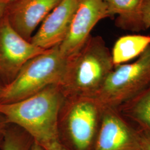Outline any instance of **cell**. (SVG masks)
<instances>
[{
    "instance_id": "4",
    "label": "cell",
    "mask_w": 150,
    "mask_h": 150,
    "mask_svg": "<svg viewBox=\"0 0 150 150\" xmlns=\"http://www.w3.org/2000/svg\"><path fill=\"white\" fill-rule=\"evenodd\" d=\"M59 46L46 50L28 60L15 79L4 86L0 93V103L17 102L38 93L48 86L59 85L67 61V59L60 54Z\"/></svg>"
},
{
    "instance_id": "16",
    "label": "cell",
    "mask_w": 150,
    "mask_h": 150,
    "mask_svg": "<svg viewBox=\"0 0 150 150\" xmlns=\"http://www.w3.org/2000/svg\"><path fill=\"white\" fill-rule=\"evenodd\" d=\"M141 17L145 29L150 27V0H144L142 8Z\"/></svg>"
},
{
    "instance_id": "23",
    "label": "cell",
    "mask_w": 150,
    "mask_h": 150,
    "mask_svg": "<svg viewBox=\"0 0 150 150\" xmlns=\"http://www.w3.org/2000/svg\"><path fill=\"white\" fill-rule=\"evenodd\" d=\"M3 87H4V85H2L1 81L0 80V93H1V91H2V88H3Z\"/></svg>"
},
{
    "instance_id": "18",
    "label": "cell",
    "mask_w": 150,
    "mask_h": 150,
    "mask_svg": "<svg viewBox=\"0 0 150 150\" xmlns=\"http://www.w3.org/2000/svg\"><path fill=\"white\" fill-rule=\"evenodd\" d=\"M29 150H46L42 145L38 144L34 141Z\"/></svg>"
},
{
    "instance_id": "12",
    "label": "cell",
    "mask_w": 150,
    "mask_h": 150,
    "mask_svg": "<svg viewBox=\"0 0 150 150\" xmlns=\"http://www.w3.org/2000/svg\"><path fill=\"white\" fill-rule=\"evenodd\" d=\"M150 45V35H127L118 38L111 52L114 66L139 57Z\"/></svg>"
},
{
    "instance_id": "17",
    "label": "cell",
    "mask_w": 150,
    "mask_h": 150,
    "mask_svg": "<svg viewBox=\"0 0 150 150\" xmlns=\"http://www.w3.org/2000/svg\"><path fill=\"white\" fill-rule=\"evenodd\" d=\"M46 150H68L62 145L59 141H55L46 146H43Z\"/></svg>"
},
{
    "instance_id": "7",
    "label": "cell",
    "mask_w": 150,
    "mask_h": 150,
    "mask_svg": "<svg viewBox=\"0 0 150 150\" xmlns=\"http://www.w3.org/2000/svg\"><path fill=\"white\" fill-rule=\"evenodd\" d=\"M110 17L103 0H79L64 40L59 46L61 55L68 59L76 54L91 36L97 23Z\"/></svg>"
},
{
    "instance_id": "21",
    "label": "cell",
    "mask_w": 150,
    "mask_h": 150,
    "mask_svg": "<svg viewBox=\"0 0 150 150\" xmlns=\"http://www.w3.org/2000/svg\"><path fill=\"white\" fill-rule=\"evenodd\" d=\"M4 131H0V150H1V149H2V144H3Z\"/></svg>"
},
{
    "instance_id": "22",
    "label": "cell",
    "mask_w": 150,
    "mask_h": 150,
    "mask_svg": "<svg viewBox=\"0 0 150 150\" xmlns=\"http://www.w3.org/2000/svg\"><path fill=\"white\" fill-rule=\"evenodd\" d=\"M15 1H16V0H0V2L5 4L8 5L10 4L11 3Z\"/></svg>"
},
{
    "instance_id": "8",
    "label": "cell",
    "mask_w": 150,
    "mask_h": 150,
    "mask_svg": "<svg viewBox=\"0 0 150 150\" xmlns=\"http://www.w3.org/2000/svg\"><path fill=\"white\" fill-rule=\"evenodd\" d=\"M92 150H139V132L129 126L116 110L103 108Z\"/></svg>"
},
{
    "instance_id": "14",
    "label": "cell",
    "mask_w": 150,
    "mask_h": 150,
    "mask_svg": "<svg viewBox=\"0 0 150 150\" xmlns=\"http://www.w3.org/2000/svg\"><path fill=\"white\" fill-rule=\"evenodd\" d=\"M129 102V115L150 131V87Z\"/></svg>"
},
{
    "instance_id": "13",
    "label": "cell",
    "mask_w": 150,
    "mask_h": 150,
    "mask_svg": "<svg viewBox=\"0 0 150 150\" xmlns=\"http://www.w3.org/2000/svg\"><path fill=\"white\" fill-rule=\"evenodd\" d=\"M34 140L18 126L8 124L4 132L1 150H29Z\"/></svg>"
},
{
    "instance_id": "1",
    "label": "cell",
    "mask_w": 150,
    "mask_h": 150,
    "mask_svg": "<svg viewBox=\"0 0 150 150\" xmlns=\"http://www.w3.org/2000/svg\"><path fill=\"white\" fill-rule=\"evenodd\" d=\"M64 99L59 86L51 85L21 101L0 103V114L7 124L18 126L46 146L59 141L58 119Z\"/></svg>"
},
{
    "instance_id": "15",
    "label": "cell",
    "mask_w": 150,
    "mask_h": 150,
    "mask_svg": "<svg viewBox=\"0 0 150 150\" xmlns=\"http://www.w3.org/2000/svg\"><path fill=\"white\" fill-rule=\"evenodd\" d=\"M139 150H150V131L145 129L139 132Z\"/></svg>"
},
{
    "instance_id": "6",
    "label": "cell",
    "mask_w": 150,
    "mask_h": 150,
    "mask_svg": "<svg viewBox=\"0 0 150 150\" xmlns=\"http://www.w3.org/2000/svg\"><path fill=\"white\" fill-rule=\"evenodd\" d=\"M45 50L20 36L5 13L0 19V80L4 86L15 79L28 60Z\"/></svg>"
},
{
    "instance_id": "11",
    "label": "cell",
    "mask_w": 150,
    "mask_h": 150,
    "mask_svg": "<svg viewBox=\"0 0 150 150\" xmlns=\"http://www.w3.org/2000/svg\"><path fill=\"white\" fill-rule=\"evenodd\" d=\"M110 16L116 15V25L123 30L139 31L145 30L141 12L144 0H103Z\"/></svg>"
},
{
    "instance_id": "10",
    "label": "cell",
    "mask_w": 150,
    "mask_h": 150,
    "mask_svg": "<svg viewBox=\"0 0 150 150\" xmlns=\"http://www.w3.org/2000/svg\"><path fill=\"white\" fill-rule=\"evenodd\" d=\"M78 2L61 0L46 16L30 41L43 50L59 45L67 35Z\"/></svg>"
},
{
    "instance_id": "2",
    "label": "cell",
    "mask_w": 150,
    "mask_h": 150,
    "mask_svg": "<svg viewBox=\"0 0 150 150\" xmlns=\"http://www.w3.org/2000/svg\"><path fill=\"white\" fill-rule=\"evenodd\" d=\"M114 67L103 39L91 36L79 51L67 59L58 86L64 97H94Z\"/></svg>"
},
{
    "instance_id": "20",
    "label": "cell",
    "mask_w": 150,
    "mask_h": 150,
    "mask_svg": "<svg viewBox=\"0 0 150 150\" xmlns=\"http://www.w3.org/2000/svg\"><path fill=\"white\" fill-rule=\"evenodd\" d=\"M7 5L0 2V19L5 14Z\"/></svg>"
},
{
    "instance_id": "3",
    "label": "cell",
    "mask_w": 150,
    "mask_h": 150,
    "mask_svg": "<svg viewBox=\"0 0 150 150\" xmlns=\"http://www.w3.org/2000/svg\"><path fill=\"white\" fill-rule=\"evenodd\" d=\"M102 110L94 97H64L58 119L59 142L68 150H92Z\"/></svg>"
},
{
    "instance_id": "5",
    "label": "cell",
    "mask_w": 150,
    "mask_h": 150,
    "mask_svg": "<svg viewBox=\"0 0 150 150\" xmlns=\"http://www.w3.org/2000/svg\"><path fill=\"white\" fill-rule=\"evenodd\" d=\"M150 87V45L135 62L115 66L95 99L103 108L116 110Z\"/></svg>"
},
{
    "instance_id": "19",
    "label": "cell",
    "mask_w": 150,
    "mask_h": 150,
    "mask_svg": "<svg viewBox=\"0 0 150 150\" xmlns=\"http://www.w3.org/2000/svg\"><path fill=\"white\" fill-rule=\"evenodd\" d=\"M8 125V124L7 123L5 118L0 114V131H4Z\"/></svg>"
},
{
    "instance_id": "9",
    "label": "cell",
    "mask_w": 150,
    "mask_h": 150,
    "mask_svg": "<svg viewBox=\"0 0 150 150\" xmlns=\"http://www.w3.org/2000/svg\"><path fill=\"white\" fill-rule=\"evenodd\" d=\"M61 0H16L7 6L6 15L13 28L30 41L33 32Z\"/></svg>"
}]
</instances>
